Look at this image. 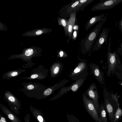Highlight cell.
<instances>
[{"label":"cell","mask_w":122,"mask_h":122,"mask_svg":"<svg viewBox=\"0 0 122 122\" xmlns=\"http://www.w3.org/2000/svg\"><path fill=\"white\" fill-rule=\"evenodd\" d=\"M42 51V49L41 47L35 46L26 48L23 50V52L20 54L11 55L7 60L20 59L27 63L22 66V67L25 68H31L35 64L32 61V58L34 57L41 56Z\"/></svg>","instance_id":"1"},{"label":"cell","mask_w":122,"mask_h":122,"mask_svg":"<svg viewBox=\"0 0 122 122\" xmlns=\"http://www.w3.org/2000/svg\"><path fill=\"white\" fill-rule=\"evenodd\" d=\"M107 17L106 16L102 20L99 22L93 29L81 41V53L85 54L88 53L90 56L91 51L103 25L106 21Z\"/></svg>","instance_id":"2"},{"label":"cell","mask_w":122,"mask_h":122,"mask_svg":"<svg viewBox=\"0 0 122 122\" xmlns=\"http://www.w3.org/2000/svg\"><path fill=\"white\" fill-rule=\"evenodd\" d=\"M23 88L19 90L29 97L34 98L37 100L42 99V95L46 88L41 83L32 82L22 83Z\"/></svg>","instance_id":"3"},{"label":"cell","mask_w":122,"mask_h":122,"mask_svg":"<svg viewBox=\"0 0 122 122\" xmlns=\"http://www.w3.org/2000/svg\"><path fill=\"white\" fill-rule=\"evenodd\" d=\"M103 96L104 107L110 122H117L115 114L119 107L117 99L114 96L107 92L106 90L103 92Z\"/></svg>","instance_id":"4"},{"label":"cell","mask_w":122,"mask_h":122,"mask_svg":"<svg viewBox=\"0 0 122 122\" xmlns=\"http://www.w3.org/2000/svg\"><path fill=\"white\" fill-rule=\"evenodd\" d=\"M78 59L79 62L69 75L71 79L75 81L86 78L87 74L88 68L87 60L81 59L79 57Z\"/></svg>","instance_id":"5"},{"label":"cell","mask_w":122,"mask_h":122,"mask_svg":"<svg viewBox=\"0 0 122 122\" xmlns=\"http://www.w3.org/2000/svg\"><path fill=\"white\" fill-rule=\"evenodd\" d=\"M82 100L85 109L95 122H101L92 100L88 98L84 93L82 95Z\"/></svg>","instance_id":"6"},{"label":"cell","mask_w":122,"mask_h":122,"mask_svg":"<svg viewBox=\"0 0 122 122\" xmlns=\"http://www.w3.org/2000/svg\"><path fill=\"white\" fill-rule=\"evenodd\" d=\"M3 99L8 103L10 110L16 114L20 113L21 105L20 101L9 91L4 93Z\"/></svg>","instance_id":"7"},{"label":"cell","mask_w":122,"mask_h":122,"mask_svg":"<svg viewBox=\"0 0 122 122\" xmlns=\"http://www.w3.org/2000/svg\"><path fill=\"white\" fill-rule=\"evenodd\" d=\"M86 79V78H84L76 80L69 86L62 87L58 93L49 99V100L53 101L59 98L65 93L70 91H72L73 93L77 92L83 84Z\"/></svg>","instance_id":"8"},{"label":"cell","mask_w":122,"mask_h":122,"mask_svg":"<svg viewBox=\"0 0 122 122\" xmlns=\"http://www.w3.org/2000/svg\"><path fill=\"white\" fill-rule=\"evenodd\" d=\"M48 70L44 66L39 65L36 67L32 68L29 77H21L20 78L29 80H43L48 76Z\"/></svg>","instance_id":"9"},{"label":"cell","mask_w":122,"mask_h":122,"mask_svg":"<svg viewBox=\"0 0 122 122\" xmlns=\"http://www.w3.org/2000/svg\"><path fill=\"white\" fill-rule=\"evenodd\" d=\"M122 2V0H101L91 8L93 11L109 10Z\"/></svg>","instance_id":"10"},{"label":"cell","mask_w":122,"mask_h":122,"mask_svg":"<svg viewBox=\"0 0 122 122\" xmlns=\"http://www.w3.org/2000/svg\"><path fill=\"white\" fill-rule=\"evenodd\" d=\"M111 36H110L109 38L108 52L107 54L108 63L107 73L108 75L114 71L115 67L117 66L118 62L119 61L116 52L115 51L113 53H112L111 52Z\"/></svg>","instance_id":"11"},{"label":"cell","mask_w":122,"mask_h":122,"mask_svg":"<svg viewBox=\"0 0 122 122\" xmlns=\"http://www.w3.org/2000/svg\"><path fill=\"white\" fill-rule=\"evenodd\" d=\"M84 93L88 98L92 100L97 110L100 105L98 102L99 97L95 83H92Z\"/></svg>","instance_id":"12"},{"label":"cell","mask_w":122,"mask_h":122,"mask_svg":"<svg viewBox=\"0 0 122 122\" xmlns=\"http://www.w3.org/2000/svg\"><path fill=\"white\" fill-rule=\"evenodd\" d=\"M79 3V0H72L70 3L65 5L60 10L59 16L65 18L70 17V13L74 11Z\"/></svg>","instance_id":"13"},{"label":"cell","mask_w":122,"mask_h":122,"mask_svg":"<svg viewBox=\"0 0 122 122\" xmlns=\"http://www.w3.org/2000/svg\"><path fill=\"white\" fill-rule=\"evenodd\" d=\"M108 33V29L104 28L100 35L96 40L92 52L99 50L104 42L106 45L107 44Z\"/></svg>","instance_id":"14"},{"label":"cell","mask_w":122,"mask_h":122,"mask_svg":"<svg viewBox=\"0 0 122 122\" xmlns=\"http://www.w3.org/2000/svg\"><path fill=\"white\" fill-rule=\"evenodd\" d=\"M89 67L91 70L90 75H92L97 81L101 84L104 83V78L103 72L97 65L93 63H91Z\"/></svg>","instance_id":"15"},{"label":"cell","mask_w":122,"mask_h":122,"mask_svg":"<svg viewBox=\"0 0 122 122\" xmlns=\"http://www.w3.org/2000/svg\"><path fill=\"white\" fill-rule=\"evenodd\" d=\"M70 80L69 79H63L53 86L47 87L42 95V99L45 98L51 95L55 90L63 87Z\"/></svg>","instance_id":"16"},{"label":"cell","mask_w":122,"mask_h":122,"mask_svg":"<svg viewBox=\"0 0 122 122\" xmlns=\"http://www.w3.org/2000/svg\"><path fill=\"white\" fill-rule=\"evenodd\" d=\"M63 64L60 61H58L53 63L50 70L51 78H55L59 76L63 70Z\"/></svg>","instance_id":"17"},{"label":"cell","mask_w":122,"mask_h":122,"mask_svg":"<svg viewBox=\"0 0 122 122\" xmlns=\"http://www.w3.org/2000/svg\"><path fill=\"white\" fill-rule=\"evenodd\" d=\"M0 107L3 113L11 122H22L21 120L7 107L0 103Z\"/></svg>","instance_id":"18"},{"label":"cell","mask_w":122,"mask_h":122,"mask_svg":"<svg viewBox=\"0 0 122 122\" xmlns=\"http://www.w3.org/2000/svg\"><path fill=\"white\" fill-rule=\"evenodd\" d=\"M52 30V29L47 28L37 29L25 32L23 34V36L33 37L48 33Z\"/></svg>","instance_id":"19"},{"label":"cell","mask_w":122,"mask_h":122,"mask_svg":"<svg viewBox=\"0 0 122 122\" xmlns=\"http://www.w3.org/2000/svg\"><path fill=\"white\" fill-rule=\"evenodd\" d=\"M76 13L74 11L71 12L68 20V37L67 41L68 43H69L70 39H72V31L76 21Z\"/></svg>","instance_id":"20"},{"label":"cell","mask_w":122,"mask_h":122,"mask_svg":"<svg viewBox=\"0 0 122 122\" xmlns=\"http://www.w3.org/2000/svg\"><path fill=\"white\" fill-rule=\"evenodd\" d=\"M26 71L25 69L19 68L4 73L2 76L4 80H9L10 79L19 75Z\"/></svg>","instance_id":"21"},{"label":"cell","mask_w":122,"mask_h":122,"mask_svg":"<svg viewBox=\"0 0 122 122\" xmlns=\"http://www.w3.org/2000/svg\"><path fill=\"white\" fill-rule=\"evenodd\" d=\"M105 16L104 14L103 13L92 18L86 23L85 28V30L86 31H87L96 23L102 20Z\"/></svg>","instance_id":"22"},{"label":"cell","mask_w":122,"mask_h":122,"mask_svg":"<svg viewBox=\"0 0 122 122\" xmlns=\"http://www.w3.org/2000/svg\"><path fill=\"white\" fill-rule=\"evenodd\" d=\"M30 111L38 122H46L44 115L41 111L38 109L30 106Z\"/></svg>","instance_id":"23"},{"label":"cell","mask_w":122,"mask_h":122,"mask_svg":"<svg viewBox=\"0 0 122 122\" xmlns=\"http://www.w3.org/2000/svg\"><path fill=\"white\" fill-rule=\"evenodd\" d=\"M97 111L99 118L101 122H108L107 113L103 102L100 105Z\"/></svg>","instance_id":"24"},{"label":"cell","mask_w":122,"mask_h":122,"mask_svg":"<svg viewBox=\"0 0 122 122\" xmlns=\"http://www.w3.org/2000/svg\"><path fill=\"white\" fill-rule=\"evenodd\" d=\"M95 0H80L79 3L75 9L74 11L76 13L82 11L86 6Z\"/></svg>","instance_id":"25"},{"label":"cell","mask_w":122,"mask_h":122,"mask_svg":"<svg viewBox=\"0 0 122 122\" xmlns=\"http://www.w3.org/2000/svg\"><path fill=\"white\" fill-rule=\"evenodd\" d=\"M58 25L62 26L64 28L65 35L66 36H68V21L66 18L59 17L57 19Z\"/></svg>","instance_id":"26"},{"label":"cell","mask_w":122,"mask_h":122,"mask_svg":"<svg viewBox=\"0 0 122 122\" xmlns=\"http://www.w3.org/2000/svg\"><path fill=\"white\" fill-rule=\"evenodd\" d=\"M66 116L68 122H80L78 118L72 114H67Z\"/></svg>","instance_id":"27"},{"label":"cell","mask_w":122,"mask_h":122,"mask_svg":"<svg viewBox=\"0 0 122 122\" xmlns=\"http://www.w3.org/2000/svg\"><path fill=\"white\" fill-rule=\"evenodd\" d=\"M57 53V56L58 57L65 58L68 56L67 53L62 50H60L58 51Z\"/></svg>","instance_id":"28"},{"label":"cell","mask_w":122,"mask_h":122,"mask_svg":"<svg viewBox=\"0 0 122 122\" xmlns=\"http://www.w3.org/2000/svg\"><path fill=\"white\" fill-rule=\"evenodd\" d=\"M78 30H74L72 36V39L73 40H75L76 39L77 36Z\"/></svg>","instance_id":"29"},{"label":"cell","mask_w":122,"mask_h":122,"mask_svg":"<svg viewBox=\"0 0 122 122\" xmlns=\"http://www.w3.org/2000/svg\"><path fill=\"white\" fill-rule=\"evenodd\" d=\"M30 115L27 113L24 118L25 122H29L30 120Z\"/></svg>","instance_id":"30"},{"label":"cell","mask_w":122,"mask_h":122,"mask_svg":"<svg viewBox=\"0 0 122 122\" xmlns=\"http://www.w3.org/2000/svg\"><path fill=\"white\" fill-rule=\"evenodd\" d=\"M0 22V25L2 26H0V30L1 31L6 30L7 29L5 25L2 23H1V22Z\"/></svg>","instance_id":"31"},{"label":"cell","mask_w":122,"mask_h":122,"mask_svg":"<svg viewBox=\"0 0 122 122\" xmlns=\"http://www.w3.org/2000/svg\"><path fill=\"white\" fill-rule=\"evenodd\" d=\"M0 120L2 122H8L6 118L4 117L1 114H0Z\"/></svg>","instance_id":"32"},{"label":"cell","mask_w":122,"mask_h":122,"mask_svg":"<svg viewBox=\"0 0 122 122\" xmlns=\"http://www.w3.org/2000/svg\"><path fill=\"white\" fill-rule=\"evenodd\" d=\"M78 25H75L73 28V29L74 30H78Z\"/></svg>","instance_id":"33"},{"label":"cell","mask_w":122,"mask_h":122,"mask_svg":"<svg viewBox=\"0 0 122 122\" xmlns=\"http://www.w3.org/2000/svg\"><path fill=\"white\" fill-rule=\"evenodd\" d=\"M120 27L121 31L122 32V19L121 20L120 23Z\"/></svg>","instance_id":"34"},{"label":"cell","mask_w":122,"mask_h":122,"mask_svg":"<svg viewBox=\"0 0 122 122\" xmlns=\"http://www.w3.org/2000/svg\"><path fill=\"white\" fill-rule=\"evenodd\" d=\"M0 122H2L1 120H0Z\"/></svg>","instance_id":"35"}]
</instances>
